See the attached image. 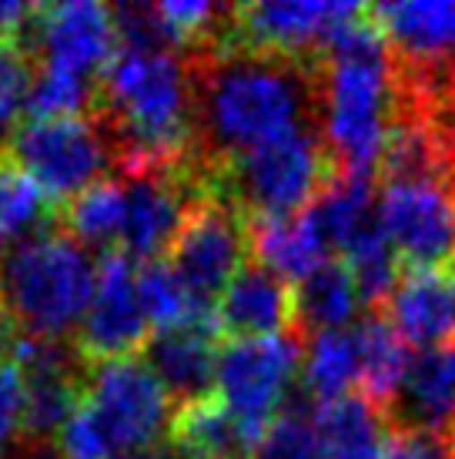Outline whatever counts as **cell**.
I'll list each match as a JSON object with an SVG mask.
<instances>
[{"mask_svg":"<svg viewBox=\"0 0 455 459\" xmlns=\"http://www.w3.org/2000/svg\"><path fill=\"white\" fill-rule=\"evenodd\" d=\"M365 4H302V0H262V4H231L228 30L221 44L258 48V51L322 57L325 44L341 24L355 21Z\"/></svg>","mask_w":455,"mask_h":459,"instance_id":"10","label":"cell"},{"mask_svg":"<svg viewBox=\"0 0 455 459\" xmlns=\"http://www.w3.org/2000/svg\"><path fill=\"white\" fill-rule=\"evenodd\" d=\"M298 383H302L305 393L312 395L315 406L358 389V335H355V325L322 332L305 345Z\"/></svg>","mask_w":455,"mask_h":459,"instance_id":"23","label":"cell"},{"mask_svg":"<svg viewBox=\"0 0 455 459\" xmlns=\"http://www.w3.org/2000/svg\"><path fill=\"white\" fill-rule=\"evenodd\" d=\"M379 218L402 268H449L455 262L452 181H389L379 192Z\"/></svg>","mask_w":455,"mask_h":459,"instance_id":"9","label":"cell"},{"mask_svg":"<svg viewBox=\"0 0 455 459\" xmlns=\"http://www.w3.org/2000/svg\"><path fill=\"white\" fill-rule=\"evenodd\" d=\"M148 339L151 325L141 312L138 265L127 252L111 248L94 265V295L71 342L77 356L84 359V366H101V362L141 356Z\"/></svg>","mask_w":455,"mask_h":459,"instance_id":"8","label":"cell"},{"mask_svg":"<svg viewBox=\"0 0 455 459\" xmlns=\"http://www.w3.org/2000/svg\"><path fill=\"white\" fill-rule=\"evenodd\" d=\"M24 51L38 67H64L88 81H98L117 54L114 11L90 0L40 7L24 40Z\"/></svg>","mask_w":455,"mask_h":459,"instance_id":"11","label":"cell"},{"mask_svg":"<svg viewBox=\"0 0 455 459\" xmlns=\"http://www.w3.org/2000/svg\"><path fill=\"white\" fill-rule=\"evenodd\" d=\"M452 446H455V433H452Z\"/></svg>","mask_w":455,"mask_h":459,"instance_id":"32","label":"cell"},{"mask_svg":"<svg viewBox=\"0 0 455 459\" xmlns=\"http://www.w3.org/2000/svg\"><path fill=\"white\" fill-rule=\"evenodd\" d=\"M0 148L38 181L57 208L104 178L114 165L111 138L94 117H21Z\"/></svg>","mask_w":455,"mask_h":459,"instance_id":"4","label":"cell"},{"mask_svg":"<svg viewBox=\"0 0 455 459\" xmlns=\"http://www.w3.org/2000/svg\"><path fill=\"white\" fill-rule=\"evenodd\" d=\"M339 175L341 168L325 138V125H305L215 171L208 185L215 198L235 204L254 221L298 215Z\"/></svg>","mask_w":455,"mask_h":459,"instance_id":"3","label":"cell"},{"mask_svg":"<svg viewBox=\"0 0 455 459\" xmlns=\"http://www.w3.org/2000/svg\"><path fill=\"white\" fill-rule=\"evenodd\" d=\"M131 459H188L181 449L171 443V439H161L158 446H148V449H141V453H134Z\"/></svg>","mask_w":455,"mask_h":459,"instance_id":"29","label":"cell"},{"mask_svg":"<svg viewBox=\"0 0 455 459\" xmlns=\"http://www.w3.org/2000/svg\"><path fill=\"white\" fill-rule=\"evenodd\" d=\"M13 322L11 316H7V308H4V302H0V359L7 356V349H11V339H13Z\"/></svg>","mask_w":455,"mask_h":459,"instance_id":"30","label":"cell"},{"mask_svg":"<svg viewBox=\"0 0 455 459\" xmlns=\"http://www.w3.org/2000/svg\"><path fill=\"white\" fill-rule=\"evenodd\" d=\"M382 312L412 352L455 339V289L445 268H402Z\"/></svg>","mask_w":455,"mask_h":459,"instance_id":"15","label":"cell"},{"mask_svg":"<svg viewBox=\"0 0 455 459\" xmlns=\"http://www.w3.org/2000/svg\"><path fill=\"white\" fill-rule=\"evenodd\" d=\"M194 98V161L215 171L305 125H325V61L215 44L185 57Z\"/></svg>","mask_w":455,"mask_h":459,"instance_id":"1","label":"cell"},{"mask_svg":"<svg viewBox=\"0 0 455 459\" xmlns=\"http://www.w3.org/2000/svg\"><path fill=\"white\" fill-rule=\"evenodd\" d=\"M248 242L254 262L271 268L288 285H298L322 262L335 258L305 212L288 218H254L248 221Z\"/></svg>","mask_w":455,"mask_h":459,"instance_id":"18","label":"cell"},{"mask_svg":"<svg viewBox=\"0 0 455 459\" xmlns=\"http://www.w3.org/2000/svg\"><path fill=\"white\" fill-rule=\"evenodd\" d=\"M302 359L305 342L295 332L228 342L218 356L215 395L254 439H262L298 383Z\"/></svg>","mask_w":455,"mask_h":459,"instance_id":"5","label":"cell"},{"mask_svg":"<svg viewBox=\"0 0 455 459\" xmlns=\"http://www.w3.org/2000/svg\"><path fill=\"white\" fill-rule=\"evenodd\" d=\"M355 335H358V393H365L375 406H385L412 362V349L399 339L385 312H362V319L355 322Z\"/></svg>","mask_w":455,"mask_h":459,"instance_id":"22","label":"cell"},{"mask_svg":"<svg viewBox=\"0 0 455 459\" xmlns=\"http://www.w3.org/2000/svg\"><path fill=\"white\" fill-rule=\"evenodd\" d=\"M312 426L329 459H382L389 422L365 393H345L312 412Z\"/></svg>","mask_w":455,"mask_h":459,"instance_id":"16","label":"cell"},{"mask_svg":"<svg viewBox=\"0 0 455 459\" xmlns=\"http://www.w3.org/2000/svg\"><path fill=\"white\" fill-rule=\"evenodd\" d=\"M138 299L144 319L154 329H171V325L185 322L188 316H194L188 292L181 289V281L175 279L167 262L138 265Z\"/></svg>","mask_w":455,"mask_h":459,"instance_id":"24","label":"cell"},{"mask_svg":"<svg viewBox=\"0 0 455 459\" xmlns=\"http://www.w3.org/2000/svg\"><path fill=\"white\" fill-rule=\"evenodd\" d=\"M291 289H295V325H291V332L305 345L322 332L348 329V322H355V316L362 312L352 268L341 258L322 262L312 275H305Z\"/></svg>","mask_w":455,"mask_h":459,"instance_id":"17","label":"cell"},{"mask_svg":"<svg viewBox=\"0 0 455 459\" xmlns=\"http://www.w3.org/2000/svg\"><path fill=\"white\" fill-rule=\"evenodd\" d=\"M392 433H455V339L412 352L402 383L382 406Z\"/></svg>","mask_w":455,"mask_h":459,"instance_id":"13","label":"cell"},{"mask_svg":"<svg viewBox=\"0 0 455 459\" xmlns=\"http://www.w3.org/2000/svg\"><path fill=\"white\" fill-rule=\"evenodd\" d=\"M84 406L104 429L117 459L158 446L175 420V403L141 356L88 366Z\"/></svg>","mask_w":455,"mask_h":459,"instance_id":"6","label":"cell"},{"mask_svg":"<svg viewBox=\"0 0 455 459\" xmlns=\"http://www.w3.org/2000/svg\"><path fill=\"white\" fill-rule=\"evenodd\" d=\"M27 379L13 359H0V446H7L24 429Z\"/></svg>","mask_w":455,"mask_h":459,"instance_id":"27","label":"cell"},{"mask_svg":"<svg viewBox=\"0 0 455 459\" xmlns=\"http://www.w3.org/2000/svg\"><path fill=\"white\" fill-rule=\"evenodd\" d=\"M34 57L17 40L0 38V121L13 128L24 115V101L34 81Z\"/></svg>","mask_w":455,"mask_h":459,"instance_id":"26","label":"cell"},{"mask_svg":"<svg viewBox=\"0 0 455 459\" xmlns=\"http://www.w3.org/2000/svg\"><path fill=\"white\" fill-rule=\"evenodd\" d=\"M382 459H455L452 436H422V433H392L382 449Z\"/></svg>","mask_w":455,"mask_h":459,"instance_id":"28","label":"cell"},{"mask_svg":"<svg viewBox=\"0 0 455 459\" xmlns=\"http://www.w3.org/2000/svg\"><path fill=\"white\" fill-rule=\"evenodd\" d=\"M124 215H127V192L124 181L117 175H104L94 185H88L81 195L57 208V231L74 238L81 248H121L124 235Z\"/></svg>","mask_w":455,"mask_h":459,"instance_id":"20","label":"cell"},{"mask_svg":"<svg viewBox=\"0 0 455 459\" xmlns=\"http://www.w3.org/2000/svg\"><path fill=\"white\" fill-rule=\"evenodd\" d=\"M57 231V204L0 148V252Z\"/></svg>","mask_w":455,"mask_h":459,"instance_id":"21","label":"cell"},{"mask_svg":"<svg viewBox=\"0 0 455 459\" xmlns=\"http://www.w3.org/2000/svg\"><path fill=\"white\" fill-rule=\"evenodd\" d=\"M445 275H449V281H452V289H455V262L449 268H445Z\"/></svg>","mask_w":455,"mask_h":459,"instance_id":"31","label":"cell"},{"mask_svg":"<svg viewBox=\"0 0 455 459\" xmlns=\"http://www.w3.org/2000/svg\"><path fill=\"white\" fill-rule=\"evenodd\" d=\"M252 459H329L318 443L312 416L302 412H281L279 420L258 439Z\"/></svg>","mask_w":455,"mask_h":459,"instance_id":"25","label":"cell"},{"mask_svg":"<svg viewBox=\"0 0 455 459\" xmlns=\"http://www.w3.org/2000/svg\"><path fill=\"white\" fill-rule=\"evenodd\" d=\"M218 339L221 332L215 312H194L171 329H158L144 342L141 359L154 372V379L165 385L175 409L215 395L218 356H221Z\"/></svg>","mask_w":455,"mask_h":459,"instance_id":"12","label":"cell"},{"mask_svg":"<svg viewBox=\"0 0 455 459\" xmlns=\"http://www.w3.org/2000/svg\"><path fill=\"white\" fill-rule=\"evenodd\" d=\"M215 322L231 342L288 335L295 325V289L271 268L248 258L218 299Z\"/></svg>","mask_w":455,"mask_h":459,"instance_id":"14","label":"cell"},{"mask_svg":"<svg viewBox=\"0 0 455 459\" xmlns=\"http://www.w3.org/2000/svg\"><path fill=\"white\" fill-rule=\"evenodd\" d=\"M167 439L188 459H252L258 439L241 426L218 395L177 406Z\"/></svg>","mask_w":455,"mask_h":459,"instance_id":"19","label":"cell"},{"mask_svg":"<svg viewBox=\"0 0 455 459\" xmlns=\"http://www.w3.org/2000/svg\"><path fill=\"white\" fill-rule=\"evenodd\" d=\"M167 258H171L167 268L188 292L191 308L215 312L228 281L252 258L248 218L241 215L235 204L211 195L202 204H194L185 229L177 231Z\"/></svg>","mask_w":455,"mask_h":459,"instance_id":"7","label":"cell"},{"mask_svg":"<svg viewBox=\"0 0 455 459\" xmlns=\"http://www.w3.org/2000/svg\"><path fill=\"white\" fill-rule=\"evenodd\" d=\"M94 295L88 248L61 231L0 252V302L13 329L38 339H71Z\"/></svg>","mask_w":455,"mask_h":459,"instance_id":"2","label":"cell"}]
</instances>
